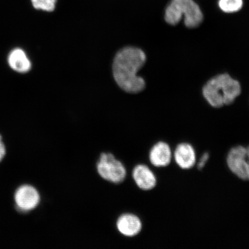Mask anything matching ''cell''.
I'll use <instances>...</instances> for the list:
<instances>
[{
    "mask_svg": "<svg viewBox=\"0 0 249 249\" xmlns=\"http://www.w3.org/2000/svg\"><path fill=\"white\" fill-rule=\"evenodd\" d=\"M145 61L144 52L138 48H125L118 53L113 62V76L124 91L138 93L144 89L145 81L137 74Z\"/></svg>",
    "mask_w": 249,
    "mask_h": 249,
    "instance_id": "cell-1",
    "label": "cell"
},
{
    "mask_svg": "<svg viewBox=\"0 0 249 249\" xmlns=\"http://www.w3.org/2000/svg\"><path fill=\"white\" fill-rule=\"evenodd\" d=\"M241 92L240 83L226 73L213 77L202 89V93L208 104L215 108L231 104Z\"/></svg>",
    "mask_w": 249,
    "mask_h": 249,
    "instance_id": "cell-2",
    "label": "cell"
},
{
    "mask_svg": "<svg viewBox=\"0 0 249 249\" xmlns=\"http://www.w3.org/2000/svg\"><path fill=\"white\" fill-rule=\"evenodd\" d=\"M182 18L187 27L194 29L200 26L204 16L200 6L194 0H171L165 10V21L176 26Z\"/></svg>",
    "mask_w": 249,
    "mask_h": 249,
    "instance_id": "cell-3",
    "label": "cell"
},
{
    "mask_svg": "<svg viewBox=\"0 0 249 249\" xmlns=\"http://www.w3.org/2000/svg\"><path fill=\"white\" fill-rule=\"evenodd\" d=\"M99 177L114 184H120L125 179L127 171L124 164L111 152H102L96 163Z\"/></svg>",
    "mask_w": 249,
    "mask_h": 249,
    "instance_id": "cell-4",
    "label": "cell"
},
{
    "mask_svg": "<svg viewBox=\"0 0 249 249\" xmlns=\"http://www.w3.org/2000/svg\"><path fill=\"white\" fill-rule=\"evenodd\" d=\"M227 164L230 171L239 179L248 180L249 164L247 148L238 145L227 155Z\"/></svg>",
    "mask_w": 249,
    "mask_h": 249,
    "instance_id": "cell-5",
    "label": "cell"
},
{
    "mask_svg": "<svg viewBox=\"0 0 249 249\" xmlns=\"http://www.w3.org/2000/svg\"><path fill=\"white\" fill-rule=\"evenodd\" d=\"M40 199L38 192L30 185L21 186L15 195V200L18 208L23 212L35 209L39 203Z\"/></svg>",
    "mask_w": 249,
    "mask_h": 249,
    "instance_id": "cell-6",
    "label": "cell"
},
{
    "mask_svg": "<svg viewBox=\"0 0 249 249\" xmlns=\"http://www.w3.org/2000/svg\"><path fill=\"white\" fill-rule=\"evenodd\" d=\"M117 229L121 235L132 238L142 231V223L139 217L133 213H124L118 218Z\"/></svg>",
    "mask_w": 249,
    "mask_h": 249,
    "instance_id": "cell-7",
    "label": "cell"
},
{
    "mask_svg": "<svg viewBox=\"0 0 249 249\" xmlns=\"http://www.w3.org/2000/svg\"><path fill=\"white\" fill-rule=\"evenodd\" d=\"M132 176L137 186L142 191H151L157 185V178L153 171L145 164L137 165L132 171Z\"/></svg>",
    "mask_w": 249,
    "mask_h": 249,
    "instance_id": "cell-8",
    "label": "cell"
},
{
    "mask_svg": "<svg viewBox=\"0 0 249 249\" xmlns=\"http://www.w3.org/2000/svg\"><path fill=\"white\" fill-rule=\"evenodd\" d=\"M172 158V152L169 145L163 142H157L149 151V161L155 167H163L169 166Z\"/></svg>",
    "mask_w": 249,
    "mask_h": 249,
    "instance_id": "cell-9",
    "label": "cell"
},
{
    "mask_svg": "<svg viewBox=\"0 0 249 249\" xmlns=\"http://www.w3.org/2000/svg\"><path fill=\"white\" fill-rule=\"evenodd\" d=\"M173 157L177 164L183 170L192 169L196 163L195 149L188 143H181L177 145Z\"/></svg>",
    "mask_w": 249,
    "mask_h": 249,
    "instance_id": "cell-10",
    "label": "cell"
},
{
    "mask_svg": "<svg viewBox=\"0 0 249 249\" xmlns=\"http://www.w3.org/2000/svg\"><path fill=\"white\" fill-rule=\"evenodd\" d=\"M7 61L9 67L18 73H26L32 67L29 57L22 49L12 50L8 54Z\"/></svg>",
    "mask_w": 249,
    "mask_h": 249,
    "instance_id": "cell-11",
    "label": "cell"
},
{
    "mask_svg": "<svg viewBox=\"0 0 249 249\" xmlns=\"http://www.w3.org/2000/svg\"><path fill=\"white\" fill-rule=\"evenodd\" d=\"M218 7L226 14H234L244 6V0H218Z\"/></svg>",
    "mask_w": 249,
    "mask_h": 249,
    "instance_id": "cell-12",
    "label": "cell"
},
{
    "mask_svg": "<svg viewBox=\"0 0 249 249\" xmlns=\"http://www.w3.org/2000/svg\"><path fill=\"white\" fill-rule=\"evenodd\" d=\"M34 8L46 12H52L55 8L57 0H31Z\"/></svg>",
    "mask_w": 249,
    "mask_h": 249,
    "instance_id": "cell-13",
    "label": "cell"
},
{
    "mask_svg": "<svg viewBox=\"0 0 249 249\" xmlns=\"http://www.w3.org/2000/svg\"><path fill=\"white\" fill-rule=\"evenodd\" d=\"M210 154L208 152H205V154L202 155L200 160H199V162L197 164V168L198 169H203L205 164H207V161L209 160Z\"/></svg>",
    "mask_w": 249,
    "mask_h": 249,
    "instance_id": "cell-14",
    "label": "cell"
},
{
    "mask_svg": "<svg viewBox=\"0 0 249 249\" xmlns=\"http://www.w3.org/2000/svg\"><path fill=\"white\" fill-rule=\"evenodd\" d=\"M6 154L5 147L2 142V137L0 135V161L4 158Z\"/></svg>",
    "mask_w": 249,
    "mask_h": 249,
    "instance_id": "cell-15",
    "label": "cell"
},
{
    "mask_svg": "<svg viewBox=\"0 0 249 249\" xmlns=\"http://www.w3.org/2000/svg\"><path fill=\"white\" fill-rule=\"evenodd\" d=\"M247 156H248V160H249V146L247 148ZM248 180H249V174Z\"/></svg>",
    "mask_w": 249,
    "mask_h": 249,
    "instance_id": "cell-16",
    "label": "cell"
}]
</instances>
